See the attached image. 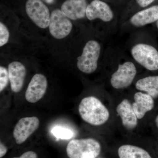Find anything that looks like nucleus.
<instances>
[{"instance_id":"obj_1","label":"nucleus","mask_w":158,"mask_h":158,"mask_svg":"<svg viewBox=\"0 0 158 158\" xmlns=\"http://www.w3.org/2000/svg\"><path fill=\"white\" fill-rule=\"evenodd\" d=\"M102 65L107 70L108 85L115 91L129 89L138 77L139 66L118 48L106 49Z\"/></svg>"},{"instance_id":"obj_2","label":"nucleus","mask_w":158,"mask_h":158,"mask_svg":"<svg viewBox=\"0 0 158 158\" xmlns=\"http://www.w3.org/2000/svg\"><path fill=\"white\" fill-rule=\"evenodd\" d=\"M127 48L136 64L148 71L158 70V47L155 40L144 29L131 33Z\"/></svg>"},{"instance_id":"obj_3","label":"nucleus","mask_w":158,"mask_h":158,"mask_svg":"<svg viewBox=\"0 0 158 158\" xmlns=\"http://www.w3.org/2000/svg\"><path fill=\"white\" fill-rule=\"evenodd\" d=\"M86 19L92 23L91 31L104 40L120 29V19L108 3L102 0H92L88 3Z\"/></svg>"},{"instance_id":"obj_4","label":"nucleus","mask_w":158,"mask_h":158,"mask_svg":"<svg viewBox=\"0 0 158 158\" xmlns=\"http://www.w3.org/2000/svg\"><path fill=\"white\" fill-rule=\"evenodd\" d=\"M105 40L95 34L85 40L76 59V66L79 71L85 74H91L102 65L106 50Z\"/></svg>"},{"instance_id":"obj_5","label":"nucleus","mask_w":158,"mask_h":158,"mask_svg":"<svg viewBox=\"0 0 158 158\" xmlns=\"http://www.w3.org/2000/svg\"><path fill=\"white\" fill-rule=\"evenodd\" d=\"M78 111L83 121L93 126L109 125L113 121V106L105 104L94 96L82 99L79 104Z\"/></svg>"},{"instance_id":"obj_6","label":"nucleus","mask_w":158,"mask_h":158,"mask_svg":"<svg viewBox=\"0 0 158 158\" xmlns=\"http://www.w3.org/2000/svg\"><path fill=\"white\" fill-rule=\"evenodd\" d=\"M158 20V5L141 9L133 13L121 25L120 30L131 33L154 24Z\"/></svg>"},{"instance_id":"obj_7","label":"nucleus","mask_w":158,"mask_h":158,"mask_svg":"<svg viewBox=\"0 0 158 158\" xmlns=\"http://www.w3.org/2000/svg\"><path fill=\"white\" fill-rule=\"evenodd\" d=\"M101 151L100 143L91 138L73 139L69 142L66 148L69 158H96Z\"/></svg>"},{"instance_id":"obj_8","label":"nucleus","mask_w":158,"mask_h":158,"mask_svg":"<svg viewBox=\"0 0 158 158\" xmlns=\"http://www.w3.org/2000/svg\"><path fill=\"white\" fill-rule=\"evenodd\" d=\"M113 110L125 132L136 134L140 121L133 110L132 102L129 99L126 97L120 99L115 104Z\"/></svg>"},{"instance_id":"obj_9","label":"nucleus","mask_w":158,"mask_h":158,"mask_svg":"<svg viewBox=\"0 0 158 158\" xmlns=\"http://www.w3.org/2000/svg\"><path fill=\"white\" fill-rule=\"evenodd\" d=\"M25 10L30 19L39 28L48 27L51 13L48 7L42 0H27L26 3Z\"/></svg>"},{"instance_id":"obj_10","label":"nucleus","mask_w":158,"mask_h":158,"mask_svg":"<svg viewBox=\"0 0 158 158\" xmlns=\"http://www.w3.org/2000/svg\"><path fill=\"white\" fill-rule=\"evenodd\" d=\"M73 27L71 20L65 16L61 9H56L52 11L48 28L53 38L57 40L66 38L71 34Z\"/></svg>"},{"instance_id":"obj_11","label":"nucleus","mask_w":158,"mask_h":158,"mask_svg":"<svg viewBox=\"0 0 158 158\" xmlns=\"http://www.w3.org/2000/svg\"><path fill=\"white\" fill-rule=\"evenodd\" d=\"M39 118L36 116L23 117L15 125L13 131V136L17 144H20L27 141L38 129Z\"/></svg>"},{"instance_id":"obj_12","label":"nucleus","mask_w":158,"mask_h":158,"mask_svg":"<svg viewBox=\"0 0 158 158\" xmlns=\"http://www.w3.org/2000/svg\"><path fill=\"white\" fill-rule=\"evenodd\" d=\"M48 86L47 79L44 75L35 74L30 81L26 90V100L31 103L39 101L45 94Z\"/></svg>"},{"instance_id":"obj_13","label":"nucleus","mask_w":158,"mask_h":158,"mask_svg":"<svg viewBox=\"0 0 158 158\" xmlns=\"http://www.w3.org/2000/svg\"><path fill=\"white\" fill-rule=\"evenodd\" d=\"M88 5L87 0H65L62 3L61 10L72 21H83L86 19V9Z\"/></svg>"},{"instance_id":"obj_14","label":"nucleus","mask_w":158,"mask_h":158,"mask_svg":"<svg viewBox=\"0 0 158 158\" xmlns=\"http://www.w3.org/2000/svg\"><path fill=\"white\" fill-rule=\"evenodd\" d=\"M8 69L11 90L19 93L22 89L27 75L25 66L19 61H14L9 63Z\"/></svg>"},{"instance_id":"obj_15","label":"nucleus","mask_w":158,"mask_h":158,"mask_svg":"<svg viewBox=\"0 0 158 158\" xmlns=\"http://www.w3.org/2000/svg\"><path fill=\"white\" fill-rule=\"evenodd\" d=\"M132 106L138 120H142L155 107L154 99L147 94L137 91L134 94Z\"/></svg>"},{"instance_id":"obj_16","label":"nucleus","mask_w":158,"mask_h":158,"mask_svg":"<svg viewBox=\"0 0 158 158\" xmlns=\"http://www.w3.org/2000/svg\"><path fill=\"white\" fill-rule=\"evenodd\" d=\"M135 89L148 94L155 99L158 98V75L137 77L134 84Z\"/></svg>"},{"instance_id":"obj_17","label":"nucleus","mask_w":158,"mask_h":158,"mask_svg":"<svg viewBox=\"0 0 158 158\" xmlns=\"http://www.w3.org/2000/svg\"><path fill=\"white\" fill-rule=\"evenodd\" d=\"M117 152L119 158H152L147 151L134 144H123Z\"/></svg>"},{"instance_id":"obj_18","label":"nucleus","mask_w":158,"mask_h":158,"mask_svg":"<svg viewBox=\"0 0 158 158\" xmlns=\"http://www.w3.org/2000/svg\"><path fill=\"white\" fill-rule=\"evenodd\" d=\"M10 32L6 24L1 21L0 22V47H2L9 43L10 40Z\"/></svg>"},{"instance_id":"obj_19","label":"nucleus","mask_w":158,"mask_h":158,"mask_svg":"<svg viewBox=\"0 0 158 158\" xmlns=\"http://www.w3.org/2000/svg\"><path fill=\"white\" fill-rule=\"evenodd\" d=\"M52 133L56 138L63 139H70L73 135V133L70 130L60 127H54Z\"/></svg>"},{"instance_id":"obj_20","label":"nucleus","mask_w":158,"mask_h":158,"mask_svg":"<svg viewBox=\"0 0 158 158\" xmlns=\"http://www.w3.org/2000/svg\"><path fill=\"white\" fill-rule=\"evenodd\" d=\"M9 81L8 69L3 65L0 66V92L6 88Z\"/></svg>"},{"instance_id":"obj_21","label":"nucleus","mask_w":158,"mask_h":158,"mask_svg":"<svg viewBox=\"0 0 158 158\" xmlns=\"http://www.w3.org/2000/svg\"><path fill=\"white\" fill-rule=\"evenodd\" d=\"M156 1V0H135V2L136 6H138L140 9V10L151 6L152 4Z\"/></svg>"},{"instance_id":"obj_22","label":"nucleus","mask_w":158,"mask_h":158,"mask_svg":"<svg viewBox=\"0 0 158 158\" xmlns=\"http://www.w3.org/2000/svg\"><path fill=\"white\" fill-rule=\"evenodd\" d=\"M12 158H37V154L34 152L28 151L24 153L19 157Z\"/></svg>"},{"instance_id":"obj_23","label":"nucleus","mask_w":158,"mask_h":158,"mask_svg":"<svg viewBox=\"0 0 158 158\" xmlns=\"http://www.w3.org/2000/svg\"><path fill=\"white\" fill-rule=\"evenodd\" d=\"M8 149L6 145L1 142L0 143V158H2L6 154Z\"/></svg>"},{"instance_id":"obj_24","label":"nucleus","mask_w":158,"mask_h":158,"mask_svg":"<svg viewBox=\"0 0 158 158\" xmlns=\"http://www.w3.org/2000/svg\"><path fill=\"white\" fill-rule=\"evenodd\" d=\"M153 28L155 31H156L157 34H158V20L153 25Z\"/></svg>"},{"instance_id":"obj_25","label":"nucleus","mask_w":158,"mask_h":158,"mask_svg":"<svg viewBox=\"0 0 158 158\" xmlns=\"http://www.w3.org/2000/svg\"><path fill=\"white\" fill-rule=\"evenodd\" d=\"M42 1L47 3V4H51L54 2L55 0H42Z\"/></svg>"},{"instance_id":"obj_26","label":"nucleus","mask_w":158,"mask_h":158,"mask_svg":"<svg viewBox=\"0 0 158 158\" xmlns=\"http://www.w3.org/2000/svg\"><path fill=\"white\" fill-rule=\"evenodd\" d=\"M155 122L156 126L157 128L158 129V115L156 116Z\"/></svg>"}]
</instances>
